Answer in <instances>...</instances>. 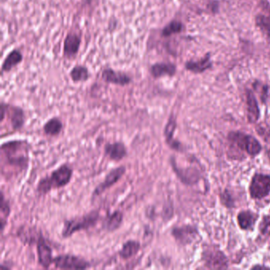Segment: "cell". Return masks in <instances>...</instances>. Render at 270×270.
Here are the masks:
<instances>
[{
	"label": "cell",
	"instance_id": "obj_11",
	"mask_svg": "<svg viewBox=\"0 0 270 270\" xmlns=\"http://www.w3.org/2000/svg\"><path fill=\"white\" fill-rule=\"evenodd\" d=\"M102 78L106 83L122 87L128 85L132 82V78L126 73L117 71L109 68L102 71Z\"/></svg>",
	"mask_w": 270,
	"mask_h": 270
},
{
	"label": "cell",
	"instance_id": "obj_20",
	"mask_svg": "<svg viewBox=\"0 0 270 270\" xmlns=\"http://www.w3.org/2000/svg\"><path fill=\"white\" fill-rule=\"evenodd\" d=\"M141 248V243L139 241L129 239L123 243L122 249H120L119 252H118V255L122 259H130V258L135 257L139 253Z\"/></svg>",
	"mask_w": 270,
	"mask_h": 270
},
{
	"label": "cell",
	"instance_id": "obj_28",
	"mask_svg": "<svg viewBox=\"0 0 270 270\" xmlns=\"http://www.w3.org/2000/svg\"><path fill=\"white\" fill-rule=\"evenodd\" d=\"M256 24L265 34L270 36V17L265 15H258Z\"/></svg>",
	"mask_w": 270,
	"mask_h": 270
},
{
	"label": "cell",
	"instance_id": "obj_22",
	"mask_svg": "<svg viewBox=\"0 0 270 270\" xmlns=\"http://www.w3.org/2000/svg\"><path fill=\"white\" fill-rule=\"evenodd\" d=\"M63 128L64 125L61 120L59 118L54 117L44 125L43 130L46 135L49 137H56L62 132Z\"/></svg>",
	"mask_w": 270,
	"mask_h": 270
},
{
	"label": "cell",
	"instance_id": "obj_26",
	"mask_svg": "<svg viewBox=\"0 0 270 270\" xmlns=\"http://www.w3.org/2000/svg\"><path fill=\"white\" fill-rule=\"evenodd\" d=\"M1 232H4V227L7 224V219L9 216L11 214V205L9 204V201H7L4 196V192H1Z\"/></svg>",
	"mask_w": 270,
	"mask_h": 270
},
{
	"label": "cell",
	"instance_id": "obj_24",
	"mask_svg": "<svg viewBox=\"0 0 270 270\" xmlns=\"http://www.w3.org/2000/svg\"><path fill=\"white\" fill-rule=\"evenodd\" d=\"M211 63L210 61L209 55H207L205 57L203 58L201 61H189L185 64V68H187L189 71H192L194 73L203 72L205 70L211 68Z\"/></svg>",
	"mask_w": 270,
	"mask_h": 270
},
{
	"label": "cell",
	"instance_id": "obj_15",
	"mask_svg": "<svg viewBox=\"0 0 270 270\" xmlns=\"http://www.w3.org/2000/svg\"><path fill=\"white\" fill-rule=\"evenodd\" d=\"M105 155L115 162L122 161L128 156V150L123 142L107 143L104 147Z\"/></svg>",
	"mask_w": 270,
	"mask_h": 270
},
{
	"label": "cell",
	"instance_id": "obj_10",
	"mask_svg": "<svg viewBox=\"0 0 270 270\" xmlns=\"http://www.w3.org/2000/svg\"><path fill=\"white\" fill-rule=\"evenodd\" d=\"M36 251H37L39 265L45 268H49L53 263L52 249L46 243L42 234H40L36 241Z\"/></svg>",
	"mask_w": 270,
	"mask_h": 270
},
{
	"label": "cell",
	"instance_id": "obj_5",
	"mask_svg": "<svg viewBox=\"0 0 270 270\" xmlns=\"http://www.w3.org/2000/svg\"><path fill=\"white\" fill-rule=\"evenodd\" d=\"M11 122L13 130L21 129L26 122V114L24 110L18 106H12L2 102L1 103V122H4L5 116Z\"/></svg>",
	"mask_w": 270,
	"mask_h": 270
},
{
	"label": "cell",
	"instance_id": "obj_2",
	"mask_svg": "<svg viewBox=\"0 0 270 270\" xmlns=\"http://www.w3.org/2000/svg\"><path fill=\"white\" fill-rule=\"evenodd\" d=\"M73 170L68 164H63L51 173L44 177L36 185V191L41 195H45L53 189H61L70 183Z\"/></svg>",
	"mask_w": 270,
	"mask_h": 270
},
{
	"label": "cell",
	"instance_id": "obj_32",
	"mask_svg": "<svg viewBox=\"0 0 270 270\" xmlns=\"http://www.w3.org/2000/svg\"><path fill=\"white\" fill-rule=\"evenodd\" d=\"M268 159H269V160H270V150L269 151H268Z\"/></svg>",
	"mask_w": 270,
	"mask_h": 270
},
{
	"label": "cell",
	"instance_id": "obj_3",
	"mask_svg": "<svg viewBox=\"0 0 270 270\" xmlns=\"http://www.w3.org/2000/svg\"><path fill=\"white\" fill-rule=\"evenodd\" d=\"M100 218V213L99 210H93L81 217H74L70 220H64L61 236L64 239H68L75 234L76 232L89 230L97 225Z\"/></svg>",
	"mask_w": 270,
	"mask_h": 270
},
{
	"label": "cell",
	"instance_id": "obj_31",
	"mask_svg": "<svg viewBox=\"0 0 270 270\" xmlns=\"http://www.w3.org/2000/svg\"><path fill=\"white\" fill-rule=\"evenodd\" d=\"M262 6H263L264 9H265V10H266V11L270 14V5H268L266 3L263 2L262 3Z\"/></svg>",
	"mask_w": 270,
	"mask_h": 270
},
{
	"label": "cell",
	"instance_id": "obj_29",
	"mask_svg": "<svg viewBox=\"0 0 270 270\" xmlns=\"http://www.w3.org/2000/svg\"><path fill=\"white\" fill-rule=\"evenodd\" d=\"M260 230L263 235L270 236V217H265L260 224Z\"/></svg>",
	"mask_w": 270,
	"mask_h": 270
},
{
	"label": "cell",
	"instance_id": "obj_1",
	"mask_svg": "<svg viewBox=\"0 0 270 270\" xmlns=\"http://www.w3.org/2000/svg\"><path fill=\"white\" fill-rule=\"evenodd\" d=\"M29 144L26 141H11L1 146L3 158L6 164L20 169L21 171L29 165Z\"/></svg>",
	"mask_w": 270,
	"mask_h": 270
},
{
	"label": "cell",
	"instance_id": "obj_23",
	"mask_svg": "<svg viewBox=\"0 0 270 270\" xmlns=\"http://www.w3.org/2000/svg\"><path fill=\"white\" fill-rule=\"evenodd\" d=\"M237 219L240 228L248 230L253 227L256 221L257 216L250 211H242L239 213Z\"/></svg>",
	"mask_w": 270,
	"mask_h": 270
},
{
	"label": "cell",
	"instance_id": "obj_19",
	"mask_svg": "<svg viewBox=\"0 0 270 270\" xmlns=\"http://www.w3.org/2000/svg\"><path fill=\"white\" fill-rule=\"evenodd\" d=\"M246 103H247L248 122L250 124H255L259 119L260 110L255 94L249 90L246 94Z\"/></svg>",
	"mask_w": 270,
	"mask_h": 270
},
{
	"label": "cell",
	"instance_id": "obj_9",
	"mask_svg": "<svg viewBox=\"0 0 270 270\" xmlns=\"http://www.w3.org/2000/svg\"><path fill=\"white\" fill-rule=\"evenodd\" d=\"M203 260H204L205 265L208 268H227V257L220 249L208 248L203 253Z\"/></svg>",
	"mask_w": 270,
	"mask_h": 270
},
{
	"label": "cell",
	"instance_id": "obj_14",
	"mask_svg": "<svg viewBox=\"0 0 270 270\" xmlns=\"http://www.w3.org/2000/svg\"><path fill=\"white\" fill-rule=\"evenodd\" d=\"M172 236L180 244L186 245L192 243L198 235V230L190 225L175 227L172 230Z\"/></svg>",
	"mask_w": 270,
	"mask_h": 270
},
{
	"label": "cell",
	"instance_id": "obj_13",
	"mask_svg": "<svg viewBox=\"0 0 270 270\" xmlns=\"http://www.w3.org/2000/svg\"><path fill=\"white\" fill-rule=\"evenodd\" d=\"M82 39L80 35L74 32L68 33L64 42V55L70 59L78 54L81 45Z\"/></svg>",
	"mask_w": 270,
	"mask_h": 270
},
{
	"label": "cell",
	"instance_id": "obj_27",
	"mask_svg": "<svg viewBox=\"0 0 270 270\" xmlns=\"http://www.w3.org/2000/svg\"><path fill=\"white\" fill-rule=\"evenodd\" d=\"M182 30V24L179 21H172L166 25L162 30V36L164 37L171 36L175 33H180Z\"/></svg>",
	"mask_w": 270,
	"mask_h": 270
},
{
	"label": "cell",
	"instance_id": "obj_18",
	"mask_svg": "<svg viewBox=\"0 0 270 270\" xmlns=\"http://www.w3.org/2000/svg\"><path fill=\"white\" fill-rule=\"evenodd\" d=\"M151 76L160 79L163 76H173L176 73V66L171 63H156L150 68Z\"/></svg>",
	"mask_w": 270,
	"mask_h": 270
},
{
	"label": "cell",
	"instance_id": "obj_6",
	"mask_svg": "<svg viewBox=\"0 0 270 270\" xmlns=\"http://www.w3.org/2000/svg\"><path fill=\"white\" fill-rule=\"evenodd\" d=\"M53 264L55 268L61 269H87L91 267L90 262L73 255H61L55 257Z\"/></svg>",
	"mask_w": 270,
	"mask_h": 270
},
{
	"label": "cell",
	"instance_id": "obj_25",
	"mask_svg": "<svg viewBox=\"0 0 270 270\" xmlns=\"http://www.w3.org/2000/svg\"><path fill=\"white\" fill-rule=\"evenodd\" d=\"M70 77L74 83L86 82L90 79L88 68L83 65H76L70 71Z\"/></svg>",
	"mask_w": 270,
	"mask_h": 270
},
{
	"label": "cell",
	"instance_id": "obj_16",
	"mask_svg": "<svg viewBox=\"0 0 270 270\" xmlns=\"http://www.w3.org/2000/svg\"><path fill=\"white\" fill-rule=\"evenodd\" d=\"M176 128V118L173 114H171L169 118L168 122L166 123V127L164 128L165 140H166V144L170 148L173 149L175 151H181L183 149L182 144H181L180 142L173 139V135H175Z\"/></svg>",
	"mask_w": 270,
	"mask_h": 270
},
{
	"label": "cell",
	"instance_id": "obj_4",
	"mask_svg": "<svg viewBox=\"0 0 270 270\" xmlns=\"http://www.w3.org/2000/svg\"><path fill=\"white\" fill-rule=\"evenodd\" d=\"M229 140L236 144L239 149L244 151L249 156H256L262 151V145L259 141L252 136L243 133V132H230Z\"/></svg>",
	"mask_w": 270,
	"mask_h": 270
},
{
	"label": "cell",
	"instance_id": "obj_7",
	"mask_svg": "<svg viewBox=\"0 0 270 270\" xmlns=\"http://www.w3.org/2000/svg\"><path fill=\"white\" fill-rule=\"evenodd\" d=\"M125 172H126V167L125 166H120L116 167V168L112 169L106 175L103 182H101L99 185H97L94 191L92 192L91 201H94L98 197L102 195L105 191L110 189L113 185L118 183L120 179H122V177L124 176Z\"/></svg>",
	"mask_w": 270,
	"mask_h": 270
},
{
	"label": "cell",
	"instance_id": "obj_8",
	"mask_svg": "<svg viewBox=\"0 0 270 270\" xmlns=\"http://www.w3.org/2000/svg\"><path fill=\"white\" fill-rule=\"evenodd\" d=\"M270 192V175L256 173L249 185V194L254 199H262Z\"/></svg>",
	"mask_w": 270,
	"mask_h": 270
},
{
	"label": "cell",
	"instance_id": "obj_17",
	"mask_svg": "<svg viewBox=\"0 0 270 270\" xmlns=\"http://www.w3.org/2000/svg\"><path fill=\"white\" fill-rule=\"evenodd\" d=\"M124 215L121 211L108 213L102 222V229L107 232H113L118 230L123 223Z\"/></svg>",
	"mask_w": 270,
	"mask_h": 270
},
{
	"label": "cell",
	"instance_id": "obj_12",
	"mask_svg": "<svg viewBox=\"0 0 270 270\" xmlns=\"http://www.w3.org/2000/svg\"><path fill=\"white\" fill-rule=\"evenodd\" d=\"M170 162L173 172L176 173L177 177L180 179L182 183L188 185L197 183L199 179V175L197 170L192 168H180L176 164V160L173 157L170 158Z\"/></svg>",
	"mask_w": 270,
	"mask_h": 270
},
{
	"label": "cell",
	"instance_id": "obj_30",
	"mask_svg": "<svg viewBox=\"0 0 270 270\" xmlns=\"http://www.w3.org/2000/svg\"><path fill=\"white\" fill-rule=\"evenodd\" d=\"M221 201L227 208H230V207L233 206V203H232L233 201H232L230 194H228L227 191H224V192L221 194Z\"/></svg>",
	"mask_w": 270,
	"mask_h": 270
},
{
	"label": "cell",
	"instance_id": "obj_21",
	"mask_svg": "<svg viewBox=\"0 0 270 270\" xmlns=\"http://www.w3.org/2000/svg\"><path fill=\"white\" fill-rule=\"evenodd\" d=\"M23 61V55L20 50L14 49L7 54L2 64V73L10 72Z\"/></svg>",
	"mask_w": 270,
	"mask_h": 270
}]
</instances>
